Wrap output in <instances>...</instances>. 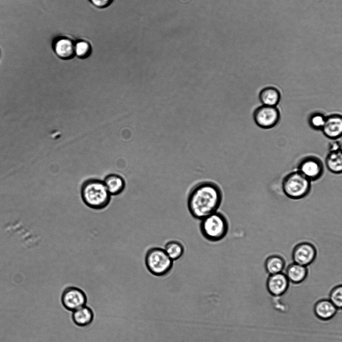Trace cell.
Returning <instances> with one entry per match:
<instances>
[{
  "label": "cell",
  "instance_id": "12",
  "mask_svg": "<svg viewBox=\"0 0 342 342\" xmlns=\"http://www.w3.org/2000/svg\"><path fill=\"white\" fill-rule=\"evenodd\" d=\"M338 309L328 299L322 298L317 301L313 306L315 315L319 319L329 320L335 316Z\"/></svg>",
  "mask_w": 342,
  "mask_h": 342
},
{
  "label": "cell",
  "instance_id": "19",
  "mask_svg": "<svg viewBox=\"0 0 342 342\" xmlns=\"http://www.w3.org/2000/svg\"><path fill=\"white\" fill-rule=\"evenodd\" d=\"M325 163L330 172L336 174H340L342 171L341 151L329 152L326 158Z\"/></svg>",
  "mask_w": 342,
  "mask_h": 342
},
{
  "label": "cell",
  "instance_id": "2",
  "mask_svg": "<svg viewBox=\"0 0 342 342\" xmlns=\"http://www.w3.org/2000/svg\"><path fill=\"white\" fill-rule=\"evenodd\" d=\"M81 195L84 203L89 207L96 210L105 208L110 201V194L103 181L91 179L83 183Z\"/></svg>",
  "mask_w": 342,
  "mask_h": 342
},
{
  "label": "cell",
  "instance_id": "4",
  "mask_svg": "<svg viewBox=\"0 0 342 342\" xmlns=\"http://www.w3.org/2000/svg\"><path fill=\"white\" fill-rule=\"evenodd\" d=\"M281 187L283 193L288 198L299 200L309 194L311 181L299 172H293L284 178Z\"/></svg>",
  "mask_w": 342,
  "mask_h": 342
},
{
  "label": "cell",
  "instance_id": "1",
  "mask_svg": "<svg viewBox=\"0 0 342 342\" xmlns=\"http://www.w3.org/2000/svg\"><path fill=\"white\" fill-rule=\"evenodd\" d=\"M222 199V190L217 184L209 181L200 182L188 193V209L194 218L201 220L217 212Z\"/></svg>",
  "mask_w": 342,
  "mask_h": 342
},
{
  "label": "cell",
  "instance_id": "21",
  "mask_svg": "<svg viewBox=\"0 0 342 342\" xmlns=\"http://www.w3.org/2000/svg\"><path fill=\"white\" fill-rule=\"evenodd\" d=\"M92 46L86 40H79L75 42V56L80 59H86L92 53Z\"/></svg>",
  "mask_w": 342,
  "mask_h": 342
},
{
  "label": "cell",
  "instance_id": "16",
  "mask_svg": "<svg viewBox=\"0 0 342 342\" xmlns=\"http://www.w3.org/2000/svg\"><path fill=\"white\" fill-rule=\"evenodd\" d=\"M103 182L110 195L120 194L125 187L124 180L120 176L116 174L107 176Z\"/></svg>",
  "mask_w": 342,
  "mask_h": 342
},
{
  "label": "cell",
  "instance_id": "22",
  "mask_svg": "<svg viewBox=\"0 0 342 342\" xmlns=\"http://www.w3.org/2000/svg\"><path fill=\"white\" fill-rule=\"evenodd\" d=\"M328 299L338 309L342 307V286L341 284L334 286L328 295Z\"/></svg>",
  "mask_w": 342,
  "mask_h": 342
},
{
  "label": "cell",
  "instance_id": "14",
  "mask_svg": "<svg viewBox=\"0 0 342 342\" xmlns=\"http://www.w3.org/2000/svg\"><path fill=\"white\" fill-rule=\"evenodd\" d=\"M285 274L289 282L298 284L306 279L308 269L307 267L293 262L287 267Z\"/></svg>",
  "mask_w": 342,
  "mask_h": 342
},
{
  "label": "cell",
  "instance_id": "10",
  "mask_svg": "<svg viewBox=\"0 0 342 342\" xmlns=\"http://www.w3.org/2000/svg\"><path fill=\"white\" fill-rule=\"evenodd\" d=\"M289 282L285 274L280 272L269 275L266 282V287L270 295L279 297L288 290Z\"/></svg>",
  "mask_w": 342,
  "mask_h": 342
},
{
  "label": "cell",
  "instance_id": "6",
  "mask_svg": "<svg viewBox=\"0 0 342 342\" xmlns=\"http://www.w3.org/2000/svg\"><path fill=\"white\" fill-rule=\"evenodd\" d=\"M316 255L314 245L308 242H302L293 248L292 259L294 263L307 267L315 260Z\"/></svg>",
  "mask_w": 342,
  "mask_h": 342
},
{
  "label": "cell",
  "instance_id": "18",
  "mask_svg": "<svg viewBox=\"0 0 342 342\" xmlns=\"http://www.w3.org/2000/svg\"><path fill=\"white\" fill-rule=\"evenodd\" d=\"M280 93L277 89L268 87L262 89L259 94V99L263 105L275 106L280 100Z\"/></svg>",
  "mask_w": 342,
  "mask_h": 342
},
{
  "label": "cell",
  "instance_id": "23",
  "mask_svg": "<svg viewBox=\"0 0 342 342\" xmlns=\"http://www.w3.org/2000/svg\"><path fill=\"white\" fill-rule=\"evenodd\" d=\"M325 117L319 113L312 114L309 118V123L313 129H321L325 123Z\"/></svg>",
  "mask_w": 342,
  "mask_h": 342
},
{
  "label": "cell",
  "instance_id": "9",
  "mask_svg": "<svg viewBox=\"0 0 342 342\" xmlns=\"http://www.w3.org/2000/svg\"><path fill=\"white\" fill-rule=\"evenodd\" d=\"M310 181L319 179L323 174V166L318 158L309 156L303 159L299 163L298 170Z\"/></svg>",
  "mask_w": 342,
  "mask_h": 342
},
{
  "label": "cell",
  "instance_id": "5",
  "mask_svg": "<svg viewBox=\"0 0 342 342\" xmlns=\"http://www.w3.org/2000/svg\"><path fill=\"white\" fill-rule=\"evenodd\" d=\"M145 264L148 270L156 276H164L171 270L173 261L163 248L154 247L149 249L145 256Z\"/></svg>",
  "mask_w": 342,
  "mask_h": 342
},
{
  "label": "cell",
  "instance_id": "8",
  "mask_svg": "<svg viewBox=\"0 0 342 342\" xmlns=\"http://www.w3.org/2000/svg\"><path fill=\"white\" fill-rule=\"evenodd\" d=\"M61 301L66 309L73 311L85 305L87 297L81 289L77 287L70 286L65 289L63 292Z\"/></svg>",
  "mask_w": 342,
  "mask_h": 342
},
{
  "label": "cell",
  "instance_id": "13",
  "mask_svg": "<svg viewBox=\"0 0 342 342\" xmlns=\"http://www.w3.org/2000/svg\"><path fill=\"white\" fill-rule=\"evenodd\" d=\"M324 134L331 139L340 137L342 133V118L340 115L333 114L325 118L321 128Z\"/></svg>",
  "mask_w": 342,
  "mask_h": 342
},
{
  "label": "cell",
  "instance_id": "25",
  "mask_svg": "<svg viewBox=\"0 0 342 342\" xmlns=\"http://www.w3.org/2000/svg\"><path fill=\"white\" fill-rule=\"evenodd\" d=\"M341 150V145L338 141H333L329 145V151H336Z\"/></svg>",
  "mask_w": 342,
  "mask_h": 342
},
{
  "label": "cell",
  "instance_id": "24",
  "mask_svg": "<svg viewBox=\"0 0 342 342\" xmlns=\"http://www.w3.org/2000/svg\"><path fill=\"white\" fill-rule=\"evenodd\" d=\"M95 7L99 9L106 8L109 7L113 0H89Z\"/></svg>",
  "mask_w": 342,
  "mask_h": 342
},
{
  "label": "cell",
  "instance_id": "3",
  "mask_svg": "<svg viewBox=\"0 0 342 342\" xmlns=\"http://www.w3.org/2000/svg\"><path fill=\"white\" fill-rule=\"evenodd\" d=\"M200 220L199 229L201 234L207 241L218 242L226 235L229 224L226 217L222 213L217 211Z\"/></svg>",
  "mask_w": 342,
  "mask_h": 342
},
{
  "label": "cell",
  "instance_id": "11",
  "mask_svg": "<svg viewBox=\"0 0 342 342\" xmlns=\"http://www.w3.org/2000/svg\"><path fill=\"white\" fill-rule=\"evenodd\" d=\"M75 42L65 36L55 38L52 42V48L56 55L63 60H70L75 56Z\"/></svg>",
  "mask_w": 342,
  "mask_h": 342
},
{
  "label": "cell",
  "instance_id": "7",
  "mask_svg": "<svg viewBox=\"0 0 342 342\" xmlns=\"http://www.w3.org/2000/svg\"><path fill=\"white\" fill-rule=\"evenodd\" d=\"M253 118L259 127L269 128L275 126L279 119V112L275 106L262 105L253 113Z\"/></svg>",
  "mask_w": 342,
  "mask_h": 342
},
{
  "label": "cell",
  "instance_id": "20",
  "mask_svg": "<svg viewBox=\"0 0 342 342\" xmlns=\"http://www.w3.org/2000/svg\"><path fill=\"white\" fill-rule=\"evenodd\" d=\"M164 249L173 261L179 259L184 252L183 244L176 240L167 242L165 245Z\"/></svg>",
  "mask_w": 342,
  "mask_h": 342
},
{
  "label": "cell",
  "instance_id": "15",
  "mask_svg": "<svg viewBox=\"0 0 342 342\" xmlns=\"http://www.w3.org/2000/svg\"><path fill=\"white\" fill-rule=\"evenodd\" d=\"M94 313L93 310L88 306L84 305L73 311L72 319L73 322L79 326H86L93 321Z\"/></svg>",
  "mask_w": 342,
  "mask_h": 342
},
{
  "label": "cell",
  "instance_id": "17",
  "mask_svg": "<svg viewBox=\"0 0 342 342\" xmlns=\"http://www.w3.org/2000/svg\"><path fill=\"white\" fill-rule=\"evenodd\" d=\"M285 266V261L281 256L272 255L268 256L264 262V268L269 275L282 272Z\"/></svg>",
  "mask_w": 342,
  "mask_h": 342
}]
</instances>
